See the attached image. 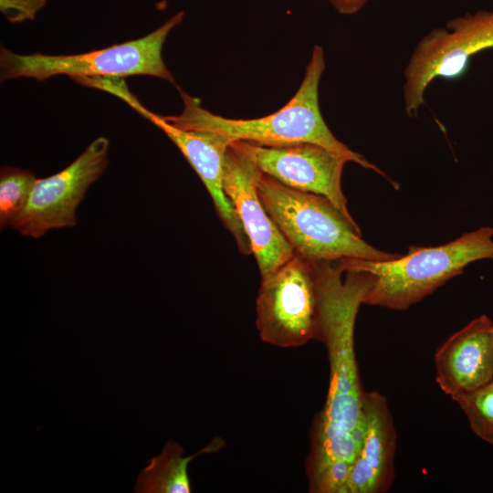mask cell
<instances>
[{"instance_id":"cell-5","label":"cell","mask_w":493,"mask_h":493,"mask_svg":"<svg viewBox=\"0 0 493 493\" xmlns=\"http://www.w3.org/2000/svg\"><path fill=\"white\" fill-rule=\"evenodd\" d=\"M184 11L170 17L152 33L131 41L74 55H21L5 47L0 51L1 81L31 78L38 81L57 75L72 79L118 78L147 75L175 85L173 74L165 66L163 46L169 33L184 19Z\"/></svg>"},{"instance_id":"cell-11","label":"cell","mask_w":493,"mask_h":493,"mask_svg":"<svg viewBox=\"0 0 493 493\" xmlns=\"http://www.w3.org/2000/svg\"><path fill=\"white\" fill-rule=\"evenodd\" d=\"M261 171L247 157L226 149L223 187L249 239L261 278L288 261L295 251L263 205L257 190Z\"/></svg>"},{"instance_id":"cell-19","label":"cell","mask_w":493,"mask_h":493,"mask_svg":"<svg viewBox=\"0 0 493 493\" xmlns=\"http://www.w3.org/2000/svg\"><path fill=\"white\" fill-rule=\"evenodd\" d=\"M337 12L351 15L360 11L368 0H328Z\"/></svg>"},{"instance_id":"cell-2","label":"cell","mask_w":493,"mask_h":493,"mask_svg":"<svg viewBox=\"0 0 493 493\" xmlns=\"http://www.w3.org/2000/svg\"><path fill=\"white\" fill-rule=\"evenodd\" d=\"M325 67L323 49L315 46L295 95L281 109L265 117L235 120L215 115L204 109L197 98L180 89L183 111L163 117L176 127L221 134L231 142L246 141L262 145L315 143L341 153L351 162L386 178L377 166L339 141L327 126L319 103V86Z\"/></svg>"},{"instance_id":"cell-9","label":"cell","mask_w":493,"mask_h":493,"mask_svg":"<svg viewBox=\"0 0 493 493\" xmlns=\"http://www.w3.org/2000/svg\"><path fill=\"white\" fill-rule=\"evenodd\" d=\"M229 145L279 183L325 196L351 224L358 226L341 187L344 165L351 162L345 155L310 142L262 145L234 141Z\"/></svg>"},{"instance_id":"cell-8","label":"cell","mask_w":493,"mask_h":493,"mask_svg":"<svg viewBox=\"0 0 493 493\" xmlns=\"http://www.w3.org/2000/svg\"><path fill=\"white\" fill-rule=\"evenodd\" d=\"M109 146L106 137H98L65 169L37 179L12 227L23 236L39 238L51 229L75 226L79 203L108 166Z\"/></svg>"},{"instance_id":"cell-16","label":"cell","mask_w":493,"mask_h":493,"mask_svg":"<svg viewBox=\"0 0 493 493\" xmlns=\"http://www.w3.org/2000/svg\"><path fill=\"white\" fill-rule=\"evenodd\" d=\"M467 416L473 433L493 445V381L454 399Z\"/></svg>"},{"instance_id":"cell-7","label":"cell","mask_w":493,"mask_h":493,"mask_svg":"<svg viewBox=\"0 0 493 493\" xmlns=\"http://www.w3.org/2000/svg\"><path fill=\"white\" fill-rule=\"evenodd\" d=\"M488 48H493V9L466 13L448 20L446 27L427 33L415 46L404 68L406 114H417L434 79L461 77L471 57Z\"/></svg>"},{"instance_id":"cell-12","label":"cell","mask_w":493,"mask_h":493,"mask_svg":"<svg viewBox=\"0 0 493 493\" xmlns=\"http://www.w3.org/2000/svg\"><path fill=\"white\" fill-rule=\"evenodd\" d=\"M435 381L453 400L493 381V322L481 315L452 334L435 354Z\"/></svg>"},{"instance_id":"cell-10","label":"cell","mask_w":493,"mask_h":493,"mask_svg":"<svg viewBox=\"0 0 493 493\" xmlns=\"http://www.w3.org/2000/svg\"><path fill=\"white\" fill-rule=\"evenodd\" d=\"M102 89L127 102L162 130L177 146L205 186L213 200L217 215L233 235L240 253L243 255L252 254L249 239L223 187L225 154L232 142L221 134L184 130L174 126L163 116L157 115L144 108L131 93L121 79L107 80Z\"/></svg>"},{"instance_id":"cell-14","label":"cell","mask_w":493,"mask_h":493,"mask_svg":"<svg viewBox=\"0 0 493 493\" xmlns=\"http://www.w3.org/2000/svg\"><path fill=\"white\" fill-rule=\"evenodd\" d=\"M224 445L219 437L195 454L183 456V447L169 440L162 453L148 460L147 466L140 473L134 491L137 493H190L191 482L188 476V464L194 457L216 452Z\"/></svg>"},{"instance_id":"cell-18","label":"cell","mask_w":493,"mask_h":493,"mask_svg":"<svg viewBox=\"0 0 493 493\" xmlns=\"http://www.w3.org/2000/svg\"><path fill=\"white\" fill-rule=\"evenodd\" d=\"M47 0H0V11L10 23L34 20Z\"/></svg>"},{"instance_id":"cell-6","label":"cell","mask_w":493,"mask_h":493,"mask_svg":"<svg viewBox=\"0 0 493 493\" xmlns=\"http://www.w3.org/2000/svg\"><path fill=\"white\" fill-rule=\"evenodd\" d=\"M260 339L281 348L306 344L318 335V294L313 260L295 254L261 278L256 300Z\"/></svg>"},{"instance_id":"cell-15","label":"cell","mask_w":493,"mask_h":493,"mask_svg":"<svg viewBox=\"0 0 493 493\" xmlns=\"http://www.w3.org/2000/svg\"><path fill=\"white\" fill-rule=\"evenodd\" d=\"M37 178L28 170L3 166L0 171V228L13 226L24 211Z\"/></svg>"},{"instance_id":"cell-17","label":"cell","mask_w":493,"mask_h":493,"mask_svg":"<svg viewBox=\"0 0 493 493\" xmlns=\"http://www.w3.org/2000/svg\"><path fill=\"white\" fill-rule=\"evenodd\" d=\"M352 463L336 460L310 484V491L319 493H346Z\"/></svg>"},{"instance_id":"cell-1","label":"cell","mask_w":493,"mask_h":493,"mask_svg":"<svg viewBox=\"0 0 493 493\" xmlns=\"http://www.w3.org/2000/svg\"><path fill=\"white\" fill-rule=\"evenodd\" d=\"M318 294V335L327 349L330 384L309 457L308 476L314 481L336 460L353 463L363 440L362 391L354 351L357 313L373 276L344 272L337 261H313Z\"/></svg>"},{"instance_id":"cell-4","label":"cell","mask_w":493,"mask_h":493,"mask_svg":"<svg viewBox=\"0 0 493 493\" xmlns=\"http://www.w3.org/2000/svg\"><path fill=\"white\" fill-rule=\"evenodd\" d=\"M257 190L267 214L294 251L310 260L351 257L384 261L400 256L365 242L360 227L323 195L291 188L262 172Z\"/></svg>"},{"instance_id":"cell-13","label":"cell","mask_w":493,"mask_h":493,"mask_svg":"<svg viewBox=\"0 0 493 493\" xmlns=\"http://www.w3.org/2000/svg\"><path fill=\"white\" fill-rule=\"evenodd\" d=\"M362 412L363 440L351 466L346 493H381L388 490L393 477V419L386 398L377 392H364Z\"/></svg>"},{"instance_id":"cell-3","label":"cell","mask_w":493,"mask_h":493,"mask_svg":"<svg viewBox=\"0 0 493 493\" xmlns=\"http://www.w3.org/2000/svg\"><path fill=\"white\" fill-rule=\"evenodd\" d=\"M493 228L482 226L438 246H411L406 255L384 261L343 257L345 272L358 270L373 276L363 303L404 310L431 294L472 262L493 259Z\"/></svg>"}]
</instances>
